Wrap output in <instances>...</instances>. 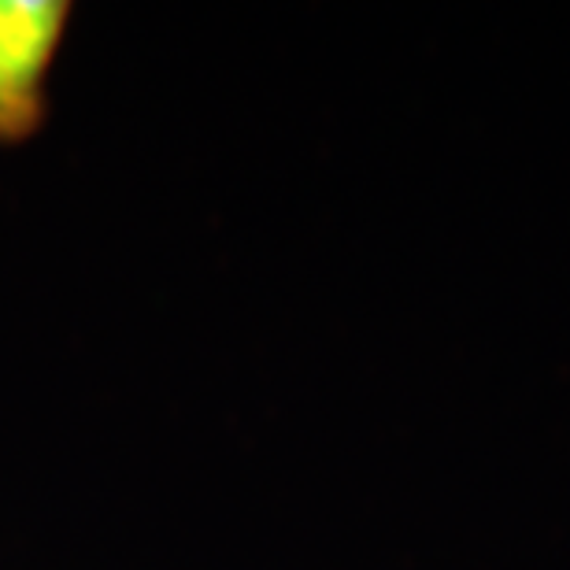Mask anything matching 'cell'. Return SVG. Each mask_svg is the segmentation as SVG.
Segmentation results:
<instances>
[{
  "instance_id": "cell-1",
  "label": "cell",
  "mask_w": 570,
  "mask_h": 570,
  "mask_svg": "<svg viewBox=\"0 0 570 570\" xmlns=\"http://www.w3.org/2000/svg\"><path fill=\"white\" fill-rule=\"evenodd\" d=\"M67 22V0H0V145H27L41 130Z\"/></svg>"
}]
</instances>
